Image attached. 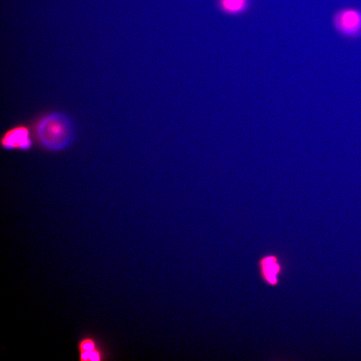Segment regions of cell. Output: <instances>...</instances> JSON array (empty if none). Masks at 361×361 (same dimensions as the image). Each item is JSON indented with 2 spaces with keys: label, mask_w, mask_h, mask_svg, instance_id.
Here are the masks:
<instances>
[{
  "label": "cell",
  "mask_w": 361,
  "mask_h": 361,
  "mask_svg": "<svg viewBox=\"0 0 361 361\" xmlns=\"http://www.w3.org/2000/svg\"><path fill=\"white\" fill-rule=\"evenodd\" d=\"M1 144L6 149L29 148L32 141L28 127L20 125L8 130L1 138Z\"/></svg>",
  "instance_id": "cell-3"
},
{
  "label": "cell",
  "mask_w": 361,
  "mask_h": 361,
  "mask_svg": "<svg viewBox=\"0 0 361 361\" xmlns=\"http://www.w3.org/2000/svg\"><path fill=\"white\" fill-rule=\"evenodd\" d=\"M35 132L39 142L51 149H60L67 146L72 138V130L68 119L59 113H51L37 121Z\"/></svg>",
  "instance_id": "cell-1"
},
{
  "label": "cell",
  "mask_w": 361,
  "mask_h": 361,
  "mask_svg": "<svg viewBox=\"0 0 361 361\" xmlns=\"http://www.w3.org/2000/svg\"><path fill=\"white\" fill-rule=\"evenodd\" d=\"M258 265L260 276L264 282L271 286H277L282 271L278 257L274 255L263 256L259 260Z\"/></svg>",
  "instance_id": "cell-4"
},
{
  "label": "cell",
  "mask_w": 361,
  "mask_h": 361,
  "mask_svg": "<svg viewBox=\"0 0 361 361\" xmlns=\"http://www.w3.org/2000/svg\"><path fill=\"white\" fill-rule=\"evenodd\" d=\"M334 25L342 34L351 37L361 35V13L352 9L341 10L334 15Z\"/></svg>",
  "instance_id": "cell-2"
},
{
  "label": "cell",
  "mask_w": 361,
  "mask_h": 361,
  "mask_svg": "<svg viewBox=\"0 0 361 361\" xmlns=\"http://www.w3.org/2000/svg\"><path fill=\"white\" fill-rule=\"evenodd\" d=\"M77 349L80 361H99L101 359V352L92 336H87L81 338L78 342Z\"/></svg>",
  "instance_id": "cell-5"
},
{
  "label": "cell",
  "mask_w": 361,
  "mask_h": 361,
  "mask_svg": "<svg viewBox=\"0 0 361 361\" xmlns=\"http://www.w3.org/2000/svg\"><path fill=\"white\" fill-rule=\"evenodd\" d=\"M219 5L224 12L237 14L245 10L247 5V0H219Z\"/></svg>",
  "instance_id": "cell-6"
}]
</instances>
